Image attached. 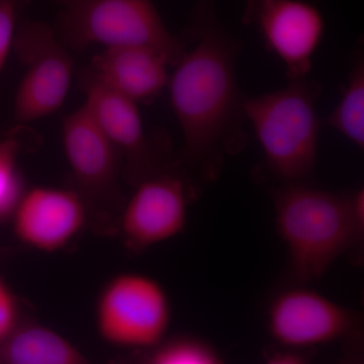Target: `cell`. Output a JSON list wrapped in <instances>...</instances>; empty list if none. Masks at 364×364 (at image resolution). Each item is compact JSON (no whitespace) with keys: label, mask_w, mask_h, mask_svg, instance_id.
Returning a JSON list of instances; mask_svg holds the SVG:
<instances>
[{"label":"cell","mask_w":364,"mask_h":364,"mask_svg":"<svg viewBox=\"0 0 364 364\" xmlns=\"http://www.w3.org/2000/svg\"><path fill=\"white\" fill-rule=\"evenodd\" d=\"M135 188L119 215L116 233L127 250L140 254L184 231L188 205L196 191L188 178L168 169L144 179Z\"/></svg>","instance_id":"9"},{"label":"cell","mask_w":364,"mask_h":364,"mask_svg":"<svg viewBox=\"0 0 364 364\" xmlns=\"http://www.w3.org/2000/svg\"><path fill=\"white\" fill-rule=\"evenodd\" d=\"M83 107L107 136L123 164V178L136 186L161 171L156 143L146 134L138 104L88 75Z\"/></svg>","instance_id":"11"},{"label":"cell","mask_w":364,"mask_h":364,"mask_svg":"<svg viewBox=\"0 0 364 364\" xmlns=\"http://www.w3.org/2000/svg\"><path fill=\"white\" fill-rule=\"evenodd\" d=\"M264 364H310L303 351L282 349L272 354Z\"/></svg>","instance_id":"21"},{"label":"cell","mask_w":364,"mask_h":364,"mask_svg":"<svg viewBox=\"0 0 364 364\" xmlns=\"http://www.w3.org/2000/svg\"><path fill=\"white\" fill-rule=\"evenodd\" d=\"M32 0H0V71L14 45L20 20Z\"/></svg>","instance_id":"18"},{"label":"cell","mask_w":364,"mask_h":364,"mask_svg":"<svg viewBox=\"0 0 364 364\" xmlns=\"http://www.w3.org/2000/svg\"><path fill=\"white\" fill-rule=\"evenodd\" d=\"M95 315L98 335L107 344L148 351L167 338L172 306L156 279L123 272L102 287Z\"/></svg>","instance_id":"6"},{"label":"cell","mask_w":364,"mask_h":364,"mask_svg":"<svg viewBox=\"0 0 364 364\" xmlns=\"http://www.w3.org/2000/svg\"><path fill=\"white\" fill-rule=\"evenodd\" d=\"M196 45L169 77L170 102L183 136L181 157L200 181L221 174L226 155L247 144L244 95L236 66L240 41L225 28L205 0L196 21Z\"/></svg>","instance_id":"1"},{"label":"cell","mask_w":364,"mask_h":364,"mask_svg":"<svg viewBox=\"0 0 364 364\" xmlns=\"http://www.w3.org/2000/svg\"><path fill=\"white\" fill-rule=\"evenodd\" d=\"M14 49L26 66L14 98V117L21 124L54 114L65 102L73 77L68 48L54 26L41 21L21 23Z\"/></svg>","instance_id":"7"},{"label":"cell","mask_w":364,"mask_h":364,"mask_svg":"<svg viewBox=\"0 0 364 364\" xmlns=\"http://www.w3.org/2000/svg\"><path fill=\"white\" fill-rule=\"evenodd\" d=\"M243 20L282 60L289 80L308 77L325 33L317 6L306 0H246Z\"/></svg>","instance_id":"10"},{"label":"cell","mask_w":364,"mask_h":364,"mask_svg":"<svg viewBox=\"0 0 364 364\" xmlns=\"http://www.w3.org/2000/svg\"><path fill=\"white\" fill-rule=\"evenodd\" d=\"M138 364H226L212 344L198 337L181 335L163 340Z\"/></svg>","instance_id":"16"},{"label":"cell","mask_w":364,"mask_h":364,"mask_svg":"<svg viewBox=\"0 0 364 364\" xmlns=\"http://www.w3.org/2000/svg\"><path fill=\"white\" fill-rule=\"evenodd\" d=\"M343 354L334 364H364L363 333L345 340Z\"/></svg>","instance_id":"20"},{"label":"cell","mask_w":364,"mask_h":364,"mask_svg":"<svg viewBox=\"0 0 364 364\" xmlns=\"http://www.w3.org/2000/svg\"><path fill=\"white\" fill-rule=\"evenodd\" d=\"M6 253V250H4V249L0 248V256L4 255V254Z\"/></svg>","instance_id":"23"},{"label":"cell","mask_w":364,"mask_h":364,"mask_svg":"<svg viewBox=\"0 0 364 364\" xmlns=\"http://www.w3.org/2000/svg\"><path fill=\"white\" fill-rule=\"evenodd\" d=\"M272 198L287 253L284 286H310L344 255L363 260V188L335 193L309 182L279 183Z\"/></svg>","instance_id":"2"},{"label":"cell","mask_w":364,"mask_h":364,"mask_svg":"<svg viewBox=\"0 0 364 364\" xmlns=\"http://www.w3.org/2000/svg\"><path fill=\"white\" fill-rule=\"evenodd\" d=\"M321 90L318 81L305 77L244 100L246 121L252 126L268 170L279 183L309 182L315 172L320 133L316 102Z\"/></svg>","instance_id":"3"},{"label":"cell","mask_w":364,"mask_h":364,"mask_svg":"<svg viewBox=\"0 0 364 364\" xmlns=\"http://www.w3.org/2000/svg\"><path fill=\"white\" fill-rule=\"evenodd\" d=\"M60 11L54 26L69 50L143 46L161 52L176 66L186 52L170 32L153 0H54Z\"/></svg>","instance_id":"4"},{"label":"cell","mask_w":364,"mask_h":364,"mask_svg":"<svg viewBox=\"0 0 364 364\" xmlns=\"http://www.w3.org/2000/svg\"><path fill=\"white\" fill-rule=\"evenodd\" d=\"M331 127L352 144L364 147V57L358 50L352 61L348 78L341 100L334 111L326 119Z\"/></svg>","instance_id":"15"},{"label":"cell","mask_w":364,"mask_h":364,"mask_svg":"<svg viewBox=\"0 0 364 364\" xmlns=\"http://www.w3.org/2000/svg\"><path fill=\"white\" fill-rule=\"evenodd\" d=\"M114 364H133V363H117Z\"/></svg>","instance_id":"24"},{"label":"cell","mask_w":364,"mask_h":364,"mask_svg":"<svg viewBox=\"0 0 364 364\" xmlns=\"http://www.w3.org/2000/svg\"><path fill=\"white\" fill-rule=\"evenodd\" d=\"M168 60L143 46L105 48L91 60V77L133 100L148 102L168 85Z\"/></svg>","instance_id":"13"},{"label":"cell","mask_w":364,"mask_h":364,"mask_svg":"<svg viewBox=\"0 0 364 364\" xmlns=\"http://www.w3.org/2000/svg\"><path fill=\"white\" fill-rule=\"evenodd\" d=\"M20 324L18 306L11 289L0 298V344Z\"/></svg>","instance_id":"19"},{"label":"cell","mask_w":364,"mask_h":364,"mask_svg":"<svg viewBox=\"0 0 364 364\" xmlns=\"http://www.w3.org/2000/svg\"><path fill=\"white\" fill-rule=\"evenodd\" d=\"M23 136L18 132L0 141V223L11 219L26 191L18 163Z\"/></svg>","instance_id":"17"},{"label":"cell","mask_w":364,"mask_h":364,"mask_svg":"<svg viewBox=\"0 0 364 364\" xmlns=\"http://www.w3.org/2000/svg\"><path fill=\"white\" fill-rule=\"evenodd\" d=\"M1 364H95L65 337L47 326L21 323L1 344Z\"/></svg>","instance_id":"14"},{"label":"cell","mask_w":364,"mask_h":364,"mask_svg":"<svg viewBox=\"0 0 364 364\" xmlns=\"http://www.w3.org/2000/svg\"><path fill=\"white\" fill-rule=\"evenodd\" d=\"M62 142L73 181L71 188L85 200L90 225L114 233L126 203L121 156L83 105L64 119Z\"/></svg>","instance_id":"5"},{"label":"cell","mask_w":364,"mask_h":364,"mask_svg":"<svg viewBox=\"0 0 364 364\" xmlns=\"http://www.w3.org/2000/svg\"><path fill=\"white\" fill-rule=\"evenodd\" d=\"M14 235L28 247L58 252L90 224L85 200L73 188L26 189L13 217Z\"/></svg>","instance_id":"12"},{"label":"cell","mask_w":364,"mask_h":364,"mask_svg":"<svg viewBox=\"0 0 364 364\" xmlns=\"http://www.w3.org/2000/svg\"><path fill=\"white\" fill-rule=\"evenodd\" d=\"M268 333L284 349L303 351L363 332L358 311L309 286H282L267 306Z\"/></svg>","instance_id":"8"},{"label":"cell","mask_w":364,"mask_h":364,"mask_svg":"<svg viewBox=\"0 0 364 364\" xmlns=\"http://www.w3.org/2000/svg\"><path fill=\"white\" fill-rule=\"evenodd\" d=\"M0 364H1V361H0Z\"/></svg>","instance_id":"25"},{"label":"cell","mask_w":364,"mask_h":364,"mask_svg":"<svg viewBox=\"0 0 364 364\" xmlns=\"http://www.w3.org/2000/svg\"><path fill=\"white\" fill-rule=\"evenodd\" d=\"M9 291V287H6V284L0 279V298L4 296V294L7 293Z\"/></svg>","instance_id":"22"}]
</instances>
